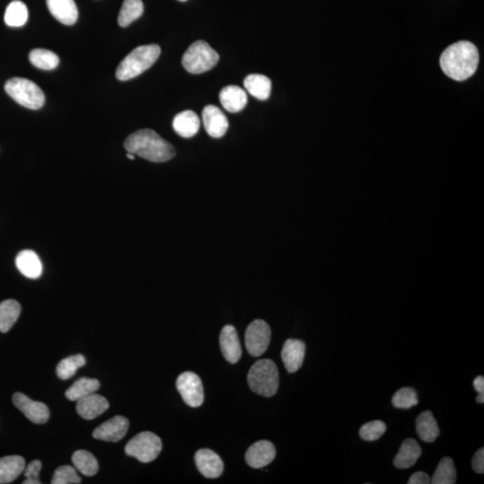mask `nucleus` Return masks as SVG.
I'll list each match as a JSON object with an SVG mask.
<instances>
[{"label": "nucleus", "instance_id": "nucleus-1", "mask_svg": "<svg viewBox=\"0 0 484 484\" xmlns=\"http://www.w3.org/2000/svg\"><path fill=\"white\" fill-rule=\"evenodd\" d=\"M479 64V53L472 42L459 41L448 47L440 57V67L448 77L464 81L472 77Z\"/></svg>", "mask_w": 484, "mask_h": 484}, {"label": "nucleus", "instance_id": "nucleus-2", "mask_svg": "<svg viewBox=\"0 0 484 484\" xmlns=\"http://www.w3.org/2000/svg\"><path fill=\"white\" fill-rule=\"evenodd\" d=\"M124 148L126 152L152 162L170 161L176 154L174 145L152 129L133 133L126 139Z\"/></svg>", "mask_w": 484, "mask_h": 484}, {"label": "nucleus", "instance_id": "nucleus-3", "mask_svg": "<svg viewBox=\"0 0 484 484\" xmlns=\"http://www.w3.org/2000/svg\"><path fill=\"white\" fill-rule=\"evenodd\" d=\"M161 54L157 44L143 45L136 48L120 63L116 70L119 81H128L144 73L157 63Z\"/></svg>", "mask_w": 484, "mask_h": 484}, {"label": "nucleus", "instance_id": "nucleus-4", "mask_svg": "<svg viewBox=\"0 0 484 484\" xmlns=\"http://www.w3.org/2000/svg\"><path fill=\"white\" fill-rule=\"evenodd\" d=\"M250 389L256 394L270 398L278 391L279 372L277 366L269 359L259 360L248 373Z\"/></svg>", "mask_w": 484, "mask_h": 484}, {"label": "nucleus", "instance_id": "nucleus-5", "mask_svg": "<svg viewBox=\"0 0 484 484\" xmlns=\"http://www.w3.org/2000/svg\"><path fill=\"white\" fill-rule=\"evenodd\" d=\"M5 90L13 100L25 108L39 110L44 105V93L32 81L14 77L6 81Z\"/></svg>", "mask_w": 484, "mask_h": 484}, {"label": "nucleus", "instance_id": "nucleus-6", "mask_svg": "<svg viewBox=\"0 0 484 484\" xmlns=\"http://www.w3.org/2000/svg\"><path fill=\"white\" fill-rule=\"evenodd\" d=\"M219 61V55L207 42L191 44L183 57L185 70L191 74H202L212 70Z\"/></svg>", "mask_w": 484, "mask_h": 484}, {"label": "nucleus", "instance_id": "nucleus-7", "mask_svg": "<svg viewBox=\"0 0 484 484\" xmlns=\"http://www.w3.org/2000/svg\"><path fill=\"white\" fill-rule=\"evenodd\" d=\"M161 438L150 431L141 432L126 445L125 452L142 463H150L161 453Z\"/></svg>", "mask_w": 484, "mask_h": 484}, {"label": "nucleus", "instance_id": "nucleus-8", "mask_svg": "<svg viewBox=\"0 0 484 484\" xmlns=\"http://www.w3.org/2000/svg\"><path fill=\"white\" fill-rule=\"evenodd\" d=\"M271 340V329L264 320H256L249 324L245 333V346L250 355L261 356L268 350Z\"/></svg>", "mask_w": 484, "mask_h": 484}, {"label": "nucleus", "instance_id": "nucleus-9", "mask_svg": "<svg viewBox=\"0 0 484 484\" xmlns=\"http://www.w3.org/2000/svg\"><path fill=\"white\" fill-rule=\"evenodd\" d=\"M177 389L181 398L190 407H200L204 402V388L201 379L196 373H181L177 379Z\"/></svg>", "mask_w": 484, "mask_h": 484}, {"label": "nucleus", "instance_id": "nucleus-10", "mask_svg": "<svg viewBox=\"0 0 484 484\" xmlns=\"http://www.w3.org/2000/svg\"><path fill=\"white\" fill-rule=\"evenodd\" d=\"M13 403L34 424H44L50 419V410L46 405L32 400L22 393H15L13 395Z\"/></svg>", "mask_w": 484, "mask_h": 484}, {"label": "nucleus", "instance_id": "nucleus-11", "mask_svg": "<svg viewBox=\"0 0 484 484\" xmlns=\"http://www.w3.org/2000/svg\"><path fill=\"white\" fill-rule=\"evenodd\" d=\"M129 428L128 419L117 415L97 427L93 432V437L108 443H118L126 436Z\"/></svg>", "mask_w": 484, "mask_h": 484}, {"label": "nucleus", "instance_id": "nucleus-12", "mask_svg": "<svg viewBox=\"0 0 484 484\" xmlns=\"http://www.w3.org/2000/svg\"><path fill=\"white\" fill-rule=\"evenodd\" d=\"M195 463L198 471L207 478H218L223 472V463L221 457L207 448L197 451L195 454Z\"/></svg>", "mask_w": 484, "mask_h": 484}, {"label": "nucleus", "instance_id": "nucleus-13", "mask_svg": "<svg viewBox=\"0 0 484 484\" xmlns=\"http://www.w3.org/2000/svg\"><path fill=\"white\" fill-rule=\"evenodd\" d=\"M204 129L214 138H222L229 129V122L218 107L209 105L204 107L202 113Z\"/></svg>", "mask_w": 484, "mask_h": 484}, {"label": "nucleus", "instance_id": "nucleus-14", "mask_svg": "<svg viewBox=\"0 0 484 484\" xmlns=\"http://www.w3.org/2000/svg\"><path fill=\"white\" fill-rule=\"evenodd\" d=\"M220 347L227 362L232 365L239 362L242 354V346L235 327L232 325H226L221 331Z\"/></svg>", "mask_w": 484, "mask_h": 484}, {"label": "nucleus", "instance_id": "nucleus-15", "mask_svg": "<svg viewBox=\"0 0 484 484\" xmlns=\"http://www.w3.org/2000/svg\"><path fill=\"white\" fill-rule=\"evenodd\" d=\"M276 454L274 445L268 440L258 441L247 451L245 459L252 469H263L273 462Z\"/></svg>", "mask_w": 484, "mask_h": 484}, {"label": "nucleus", "instance_id": "nucleus-16", "mask_svg": "<svg viewBox=\"0 0 484 484\" xmlns=\"http://www.w3.org/2000/svg\"><path fill=\"white\" fill-rule=\"evenodd\" d=\"M306 346L301 340L285 341L282 350V360L288 372L294 373L300 369L303 363Z\"/></svg>", "mask_w": 484, "mask_h": 484}, {"label": "nucleus", "instance_id": "nucleus-17", "mask_svg": "<svg viewBox=\"0 0 484 484\" xmlns=\"http://www.w3.org/2000/svg\"><path fill=\"white\" fill-rule=\"evenodd\" d=\"M109 402L103 395L91 394L77 401V412L86 420H93L109 408Z\"/></svg>", "mask_w": 484, "mask_h": 484}, {"label": "nucleus", "instance_id": "nucleus-18", "mask_svg": "<svg viewBox=\"0 0 484 484\" xmlns=\"http://www.w3.org/2000/svg\"><path fill=\"white\" fill-rule=\"evenodd\" d=\"M48 11L63 25H72L77 21L79 11L74 0H47Z\"/></svg>", "mask_w": 484, "mask_h": 484}, {"label": "nucleus", "instance_id": "nucleus-19", "mask_svg": "<svg viewBox=\"0 0 484 484\" xmlns=\"http://www.w3.org/2000/svg\"><path fill=\"white\" fill-rule=\"evenodd\" d=\"M220 102L229 112H240L245 108L248 96L244 90L237 86L224 87L220 93Z\"/></svg>", "mask_w": 484, "mask_h": 484}, {"label": "nucleus", "instance_id": "nucleus-20", "mask_svg": "<svg viewBox=\"0 0 484 484\" xmlns=\"http://www.w3.org/2000/svg\"><path fill=\"white\" fill-rule=\"evenodd\" d=\"M172 126L178 136L190 138L200 131V119L193 110H185L175 117Z\"/></svg>", "mask_w": 484, "mask_h": 484}, {"label": "nucleus", "instance_id": "nucleus-21", "mask_svg": "<svg viewBox=\"0 0 484 484\" xmlns=\"http://www.w3.org/2000/svg\"><path fill=\"white\" fill-rule=\"evenodd\" d=\"M16 268L27 278L37 279L42 273L41 259L32 250H22L15 259Z\"/></svg>", "mask_w": 484, "mask_h": 484}, {"label": "nucleus", "instance_id": "nucleus-22", "mask_svg": "<svg viewBox=\"0 0 484 484\" xmlns=\"http://www.w3.org/2000/svg\"><path fill=\"white\" fill-rule=\"evenodd\" d=\"M421 456V448L417 440L407 438L402 443L398 454L394 459L396 469H406L417 464L419 457Z\"/></svg>", "mask_w": 484, "mask_h": 484}, {"label": "nucleus", "instance_id": "nucleus-23", "mask_svg": "<svg viewBox=\"0 0 484 484\" xmlns=\"http://www.w3.org/2000/svg\"><path fill=\"white\" fill-rule=\"evenodd\" d=\"M25 461L20 456L0 458V484L11 483L24 472Z\"/></svg>", "mask_w": 484, "mask_h": 484}, {"label": "nucleus", "instance_id": "nucleus-24", "mask_svg": "<svg viewBox=\"0 0 484 484\" xmlns=\"http://www.w3.org/2000/svg\"><path fill=\"white\" fill-rule=\"evenodd\" d=\"M415 427H417L419 437L425 443H433L440 435L438 422L430 411H425L419 415Z\"/></svg>", "mask_w": 484, "mask_h": 484}, {"label": "nucleus", "instance_id": "nucleus-25", "mask_svg": "<svg viewBox=\"0 0 484 484\" xmlns=\"http://www.w3.org/2000/svg\"><path fill=\"white\" fill-rule=\"evenodd\" d=\"M244 86L246 90L256 99L264 100L270 96L271 80L264 74H249L244 80Z\"/></svg>", "mask_w": 484, "mask_h": 484}, {"label": "nucleus", "instance_id": "nucleus-26", "mask_svg": "<svg viewBox=\"0 0 484 484\" xmlns=\"http://www.w3.org/2000/svg\"><path fill=\"white\" fill-rule=\"evenodd\" d=\"M21 313V306L15 300L0 303V332L6 333L14 326Z\"/></svg>", "mask_w": 484, "mask_h": 484}, {"label": "nucleus", "instance_id": "nucleus-27", "mask_svg": "<svg viewBox=\"0 0 484 484\" xmlns=\"http://www.w3.org/2000/svg\"><path fill=\"white\" fill-rule=\"evenodd\" d=\"M100 388V382L96 379L81 378L77 380L66 391L68 400L77 402L84 396L93 394Z\"/></svg>", "mask_w": 484, "mask_h": 484}, {"label": "nucleus", "instance_id": "nucleus-28", "mask_svg": "<svg viewBox=\"0 0 484 484\" xmlns=\"http://www.w3.org/2000/svg\"><path fill=\"white\" fill-rule=\"evenodd\" d=\"M74 469L86 476H96L99 471V464L96 457L86 450H77L73 454Z\"/></svg>", "mask_w": 484, "mask_h": 484}, {"label": "nucleus", "instance_id": "nucleus-29", "mask_svg": "<svg viewBox=\"0 0 484 484\" xmlns=\"http://www.w3.org/2000/svg\"><path fill=\"white\" fill-rule=\"evenodd\" d=\"M144 12L142 0H124L120 9L118 22L120 27H129L131 22L140 18Z\"/></svg>", "mask_w": 484, "mask_h": 484}, {"label": "nucleus", "instance_id": "nucleus-30", "mask_svg": "<svg viewBox=\"0 0 484 484\" xmlns=\"http://www.w3.org/2000/svg\"><path fill=\"white\" fill-rule=\"evenodd\" d=\"M28 19V9L24 2L15 0L8 5L5 13V22L8 27H21Z\"/></svg>", "mask_w": 484, "mask_h": 484}, {"label": "nucleus", "instance_id": "nucleus-31", "mask_svg": "<svg viewBox=\"0 0 484 484\" xmlns=\"http://www.w3.org/2000/svg\"><path fill=\"white\" fill-rule=\"evenodd\" d=\"M457 482V471L454 461L450 457H443L438 464L436 471L432 476V484H454Z\"/></svg>", "mask_w": 484, "mask_h": 484}, {"label": "nucleus", "instance_id": "nucleus-32", "mask_svg": "<svg viewBox=\"0 0 484 484\" xmlns=\"http://www.w3.org/2000/svg\"><path fill=\"white\" fill-rule=\"evenodd\" d=\"M29 60L34 67L44 70H53L60 64V58L56 53L44 48H35L29 54Z\"/></svg>", "mask_w": 484, "mask_h": 484}, {"label": "nucleus", "instance_id": "nucleus-33", "mask_svg": "<svg viewBox=\"0 0 484 484\" xmlns=\"http://www.w3.org/2000/svg\"><path fill=\"white\" fill-rule=\"evenodd\" d=\"M86 358L82 354L67 357L58 363L56 369L57 375L63 380L71 379L76 374L77 370L86 365Z\"/></svg>", "mask_w": 484, "mask_h": 484}, {"label": "nucleus", "instance_id": "nucleus-34", "mask_svg": "<svg viewBox=\"0 0 484 484\" xmlns=\"http://www.w3.org/2000/svg\"><path fill=\"white\" fill-rule=\"evenodd\" d=\"M392 404L396 408L409 409L418 405L417 393L414 388H403L395 393Z\"/></svg>", "mask_w": 484, "mask_h": 484}, {"label": "nucleus", "instance_id": "nucleus-35", "mask_svg": "<svg viewBox=\"0 0 484 484\" xmlns=\"http://www.w3.org/2000/svg\"><path fill=\"white\" fill-rule=\"evenodd\" d=\"M81 483V478L77 474V469L70 466L58 467L53 474L51 483L53 484H77Z\"/></svg>", "mask_w": 484, "mask_h": 484}, {"label": "nucleus", "instance_id": "nucleus-36", "mask_svg": "<svg viewBox=\"0 0 484 484\" xmlns=\"http://www.w3.org/2000/svg\"><path fill=\"white\" fill-rule=\"evenodd\" d=\"M386 431L385 422L381 421H369L360 429V436L366 441L379 440Z\"/></svg>", "mask_w": 484, "mask_h": 484}, {"label": "nucleus", "instance_id": "nucleus-37", "mask_svg": "<svg viewBox=\"0 0 484 484\" xmlns=\"http://www.w3.org/2000/svg\"><path fill=\"white\" fill-rule=\"evenodd\" d=\"M41 462L40 460L32 461L28 464L27 469H25V480L22 482L24 484H41V480L39 479L40 472L41 470Z\"/></svg>", "mask_w": 484, "mask_h": 484}, {"label": "nucleus", "instance_id": "nucleus-38", "mask_svg": "<svg viewBox=\"0 0 484 484\" xmlns=\"http://www.w3.org/2000/svg\"><path fill=\"white\" fill-rule=\"evenodd\" d=\"M472 467L476 473H484V448H480L478 451L472 459Z\"/></svg>", "mask_w": 484, "mask_h": 484}, {"label": "nucleus", "instance_id": "nucleus-39", "mask_svg": "<svg viewBox=\"0 0 484 484\" xmlns=\"http://www.w3.org/2000/svg\"><path fill=\"white\" fill-rule=\"evenodd\" d=\"M431 483L430 476L426 473L417 472L412 474L408 480V484H429Z\"/></svg>", "mask_w": 484, "mask_h": 484}, {"label": "nucleus", "instance_id": "nucleus-40", "mask_svg": "<svg viewBox=\"0 0 484 484\" xmlns=\"http://www.w3.org/2000/svg\"><path fill=\"white\" fill-rule=\"evenodd\" d=\"M473 388L479 394H484V378L483 376L477 377L473 380Z\"/></svg>", "mask_w": 484, "mask_h": 484}, {"label": "nucleus", "instance_id": "nucleus-41", "mask_svg": "<svg viewBox=\"0 0 484 484\" xmlns=\"http://www.w3.org/2000/svg\"><path fill=\"white\" fill-rule=\"evenodd\" d=\"M476 401L477 403H479V404H483L484 403V394H479L478 396L476 398Z\"/></svg>", "mask_w": 484, "mask_h": 484}, {"label": "nucleus", "instance_id": "nucleus-42", "mask_svg": "<svg viewBox=\"0 0 484 484\" xmlns=\"http://www.w3.org/2000/svg\"><path fill=\"white\" fill-rule=\"evenodd\" d=\"M126 157H128L129 160H135L136 158L135 155L131 154V152H128V154H126Z\"/></svg>", "mask_w": 484, "mask_h": 484}, {"label": "nucleus", "instance_id": "nucleus-43", "mask_svg": "<svg viewBox=\"0 0 484 484\" xmlns=\"http://www.w3.org/2000/svg\"><path fill=\"white\" fill-rule=\"evenodd\" d=\"M178 1L184 2V1H187V0H178Z\"/></svg>", "mask_w": 484, "mask_h": 484}]
</instances>
